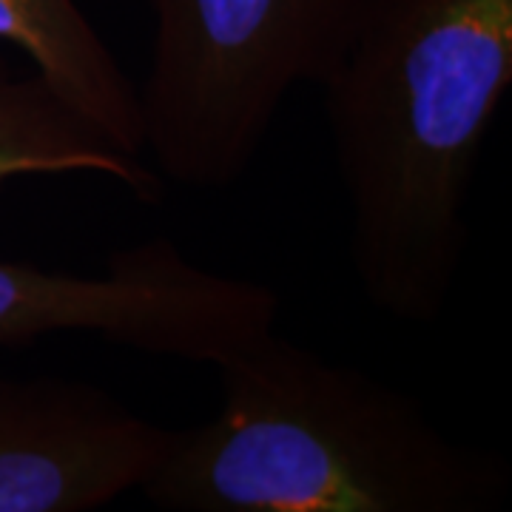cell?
I'll list each match as a JSON object with an SVG mask.
<instances>
[{
    "label": "cell",
    "mask_w": 512,
    "mask_h": 512,
    "mask_svg": "<svg viewBox=\"0 0 512 512\" xmlns=\"http://www.w3.org/2000/svg\"><path fill=\"white\" fill-rule=\"evenodd\" d=\"M512 86V0H393L319 86L365 299L436 322L467 248V202Z\"/></svg>",
    "instance_id": "obj_1"
},
{
    "label": "cell",
    "mask_w": 512,
    "mask_h": 512,
    "mask_svg": "<svg viewBox=\"0 0 512 512\" xmlns=\"http://www.w3.org/2000/svg\"><path fill=\"white\" fill-rule=\"evenodd\" d=\"M220 410L174 430L140 493L171 512H478L510 493L493 450L447 439L421 404L276 330L220 367Z\"/></svg>",
    "instance_id": "obj_2"
},
{
    "label": "cell",
    "mask_w": 512,
    "mask_h": 512,
    "mask_svg": "<svg viewBox=\"0 0 512 512\" xmlns=\"http://www.w3.org/2000/svg\"><path fill=\"white\" fill-rule=\"evenodd\" d=\"M390 3L146 0L154 32L137 97L160 177L197 191L242 180L293 86H322Z\"/></svg>",
    "instance_id": "obj_3"
},
{
    "label": "cell",
    "mask_w": 512,
    "mask_h": 512,
    "mask_svg": "<svg viewBox=\"0 0 512 512\" xmlns=\"http://www.w3.org/2000/svg\"><path fill=\"white\" fill-rule=\"evenodd\" d=\"M237 328V282L194 265L168 237L111 254L92 276L0 259V348L97 333L111 345L208 365Z\"/></svg>",
    "instance_id": "obj_4"
},
{
    "label": "cell",
    "mask_w": 512,
    "mask_h": 512,
    "mask_svg": "<svg viewBox=\"0 0 512 512\" xmlns=\"http://www.w3.org/2000/svg\"><path fill=\"white\" fill-rule=\"evenodd\" d=\"M174 430L72 379H0V512H92L140 490Z\"/></svg>",
    "instance_id": "obj_5"
},
{
    "label": "cell",
    "mask_w": 512,
    "mask_h": 512,
    "mask_svg": "<svg viewBox=\"0 0 512 512\" xmlns=\"http://www.w3.org/2000/svg\"><path fill=\"white\" fill-rule=\"evenodd\" d=\"M0 43L29 57L32 72L117 151L143 157L137 86L77 0H0Z\"/></svg>",
    "instance_id": "obj_6"
},
{
    "label": "cell",
    "mask_w": 512,
    "mask_h": 512,
    "mask_svg": "<svg viewBox=\"0 0 512 512\" xmlns=\"http://www.w3.org/2000/svg\"><path fill=\"white\" fill-rule=\"evenodd\" d=\"M106 174L140 202L163 200V177L111 146L60 94L29 72L18 77L0 57V185L32 174Z\"/></svg>",
    "instance_id": "obj_7"
}]
</instances>
